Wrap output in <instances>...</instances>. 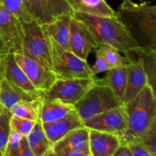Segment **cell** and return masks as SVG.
I'll use <instances>...</instances> for the list:
<instances>
[{
	"label": "cell",
	"instance_id": "6da1fadb",
	"mask_svg": "<svg viewBox=\"0 0 156 156\" xmlns=\"http://www.w3.org/2000/svg\"><path fill=\"white\" fill-rule=\"evenodd\" d=\"M155 95V91L148 85L124 105L128 123L126 130L119 136L121 144L140 143L156 134Z\"/></svg>",
	"mask_w": 156,
	"mask_h": 156
},
{
	"label": "cell",
	"instance_id": "7a4b0ae2",
	"mask_svg": "<svg viewBox=\"0 0 156 156\" xmlns=\"http://www.w3.org/2000/svg\"><path fill=\"white\" fill-rule=\"evenodd\" d=\"M117 13L140 47L156 49L155 5L122 0Z\"/></svg>",
	"mask_w": 156,
	"mask_h": 156
},
{
	"label": "cell",
	"instance_id": "3957f363",
	"mask_svg": "<svg viewBox=\"0 0 156 156\" xmlns=\"http://www.w3.org/2000/svg\"><path fill=\"white\" fill-rule=\"evenodd\" d=\"M73 16L88 27L99 44L111 45L124 54L139 47L118 15L101 17L74 12Z\"/></svg>",
	"mask_w": 156,
	"mask_h": 156
},
{
	"label": "cell",
	"instance_id": "277c9868",
	"mask_svg": "<svg viewBox=\"0 0 156 156\" xmlns=\"http://www.w3.org/2000/svg\"><path fill=\"white\" fill-rule=\"evenodd\" d=\"M123 105L116 96L105 78L96 79L92 86L74 105L75 111L82 121Z\"/></svg>",
	"mask_w": 156,
	"mask_h": 156
},
{
	"label": "cell",
	"instance_id": "5b68a950",
	"mask_svg": "<svg viewBox=\"0 0 156 156\" xmlns=\"http://www.w3.org/2000/svg\"><path fill=\"white\" fill-rule=\"evenodd\" d=\"M48 38L51 53V70L56 79H92L95 77L87 61L63 49L49 36Z\"/></svg>",
	"mask_w": 156,
	"mask_h": 156
},
{
	"label": "cell",
	"instance_id": "8992f818",
	"mask_svg": "<svg viewBox=\"0 0 156 156\" xmlns=\"http://www.w3.org/2000/svg\"><path fill=\"white\" fill-rule=\"evenodd\" d=\"M24 38L22 53L51 70V53L49 38L42 26L35 21L22 22Z\"/></svg>",
	"mask_w": 156,
	"mask_h": 156
},
{
	"label": "cell",
	"instance_id": "52a82bcc",
	"mask_svg": "<svg viewBox=\"0 0 156 156\" xmlns=\"http://www.w3.org/2000/svg\"><path fill=\"white\" fill-rule=\"evenodd\" d=\"M92 79H56L47 90L43 91L41 98L59 101L74 106L88 91L95 82Z\"/></svg>",
	"mask_w": 156,
	"mask_h": 156
},
{
	"label": "cell",
	"instance_id": "ba28073f",
	"mask_svg": "<svg viewBox=\"0 0 156 156\" xmlns=\"http://www.w3.org/2000/svg\"><path fill=\"white\" fill-rule=\"evenodd\" d=\"M23 3L27 15L41 25L74 14L67 0H23Z\"/></svg>",
	"mask_w": 156,
	"mask_h": 156
},
{
	"label": "cell",
	"instance_id": "9c48e42d",
	"mask_svg": "<svg viewBox=\"0 0 156 156\" xmlns=\"http://www.w3.org/2000/svg\"><path fill=\"white\" fill-rule=\"evenodd\" d=\"M128 117L124 105L111 108L84 120L83 125L88 129L116 134L119 136L127 128Z\"/></svg>",
	"mask_w": 156,
	"mask_h": 156
},
{
	"label": "cell",
	"instance_id": "30bf717a",
	"mask_svg": "<svg viewBox=\"0 0 156 156\" xmlns=\"http://www.w3.org/2000/svg\"><path fill=\"white\" fill-rule=\"evenodd\" d=\"M69 45L72 53L87 61L88 55L98 48L99 44L88 27L72 16L69 27Z\"/></svg>",
	"mask_w": 156,
	"mask_h": 156
},
{
	"label": "cell",
	"instance_id": "8fae6325",
	"mask_svg": "<svg viewBox=\"0 0 156 156\" xmlns=\"http://www.w3.org/2000/svg\"><path fill=\"white\" fill-rule=\"evenodd\" d=\"M0 33L10 53H22V22L0 5Z\"/></svg>",
	"mask_w": 156,
	"mask_h": 156
},
{
	"label": "cell",
	"instance_id": "7c38bea8",
	"mask_svg": "<svg viewBox=\"0 0 156 156\" xmlns=\"http://www.w3.org/2000/svg\"><path fill=\"white\" fill-rule=\"evenodd\" d=\"M17 63L24 72L32 85L37 90L44 91L56 80L53 71L21 53H15Z\"/></svg>",
	"mask_w": 156,
	"mask_h": 156
},
{
	"label": "cell",
	"instance_id": "4fadbf2b",
	"mask_svg": "<svg viewBox=\"0 0 156 156\" xmlns=\"http://www.w3.org/2000/svg\"><path fill=\"white\" fill-rule=\"evenodd\" d=\"M127 82L123 99V105L133 100L146 85H149L147 75L143 66V61L140 58L128 59Z\"/></svg>",
	"mask_w": 156,
	"mask_h": 156
},
{
	"label": "cell",
	"instance_id": "5bb4252c",
	"mask_svg": "<svg viewBox=\"0 0 156 156\" xmlns=\"http://www.w3.org/2000/svg\"><path fill=\"white\" fill-rule=\"evenodd\" d=\"M46 136L52 144H55L67 133L76 129L83 127V121L76 111H71L62 118L52 122L42 123Z\"/></svg>",
	"mask_w": 156,
	"mask_h": 156
},
{
	"label": "cell",
	"instance_id": "9a60e30c",
	"mask_svg": "<svg viewBox=\"0 0 156 156\" xmlns=\"http://www.w3.org/2000/svg\"><path fill=\"white\" fill-rule=\"evenodd\" d=\"M121 145L117 135L89 129V152L91 156H111Z\"/></svg>",
	"mask_w": 156,
	"mask_h": 156
},
{
	"label": "cell",
	"instance_id": "2e32d148",
	"mask_svg": "<svg viewBox=\"0 0 156 156\" xmlns=\"http://www.w3.org/2000/svg\"><path fill=\"white\" fill-rule=\"evenodd\" d=\"M52 148L58 156L68 151L89 152V129L85 126L74 129L53 144Z\"/></svg>",
	"mask_w": 156,
	"mask_h": 156
},
{
	"label": "cell",
	"instance_id": "e0dca14e",
	"mask_svg": "<svg viewBox=\"0 0 156 156\" xmlns=\"http://www.w3.org/2000/svg\"><path fill=\"white\" fill-rule=\"evenodd\" d=\"M4 78L22 88L29 94L38 98H42L43 91L37 90L32 85L24 72L17 63L15 53H9L6 56Z\"/></svg>",
	"mask_w": 156,
	"mask_h": 156
},
{
	"label": "cell",
	"instance_id": "ac0fdd59",
	"mask_svg": "<svg viewBox=\"0 0 156 156\" xmlns=\"http://www.w3.org/2000/svg\"><path fill=\"white\" fill-rule=\"evenodd\" d=\"M41 98L36 97L29 94L27 91L5 78L0 84V104L10 111L13 106L22 101H33L39 100Z\"/></svg>",
	"mask_w": 156,
	"mask_h": 156
},
{
	"label": "cell",
	"instance_id": "d6986e66",
	"mask_svg": "<svg viewBox=\"0 0 156 156\" xmlns=\"http://www.w3.org/2000/svg\"><path fill=\"white\" fill-rule=\"evenodd\" d=\"M70 15L60 16L48 24H43L42 28L50 38L65 50L71 51L69 45Z\"/></svg>",
	"mask_w": 156,
	"mask_h": 156
},
{
	"label": "cell",
	"instance_id": "ffe728a7",
	"mask_svg": "<svg viewBox=\"0 0 156 156\" xmlns=\"http://www.w3.org/2000/svg\"><path fill=\"white\" fill-rule=\"evenodd\" d=\"M74 12L101 17L117 16L105 0H67Z\"/></svg>",
	"mask_w": 156,
	"mask_h": 156
},
{
	"label": "cell",
	"instance_id": "44dd1931",
	"mask_svg": "<svg viewBox=\"0 0 156 156\" xmlns=\"http://www.w3.org/2000/svg\"><path fill=\"white\" fill-rule=\"evenodd\" d=\"M127 59L140 58L143 61V66L147 75L149 85L155 91L156 85V49L144 48L137 47L125 53Z\"/></svg>",
	"mask_w": 156,
	"mask_h": 156
},
{
	"label": "cell",
	"instance_id": "7402d4cb",
	"mask_svg": "<svg viewBox=\"0 0 156 156\" xmlns=\"http://www.w3.org/2000/svg\"><path fill=\"white\" fill-rule=\"evenodd\" d=\"M75 111L73 105H66L59 101L41 98L39 105V120L44 123H52Z\"/></svg>",
	"mask_w": 156,
	"mask_h": 156
},
{
	"label": "cell",
	"instance_id": "603a6c76",
	"mask_svg": "<svg viewBox=\"0 0 156 156\" xmlns=\"http://www.w3.org/2000/svg\"><path fill=\"white\" fill-rule=\"evenodd\" d=\"M27 138L29 147L35 156H43L45 152L53 147V144L46 136L42 122L38 119Z\"/></svg>",
	"mask_w": 156,
	"mask_h": 156
},
{
	"label": "cell",
	"instance_id": "cb8c5ba5",
	"mask_svg": "<svg viewBox=\"0 0 156 156\" xmlns=\"http://www.w3.org/2000/svg\"><path fill=\"white\" fill-rule=\"evenodd\" d=\"M106 73L105 78L107 82L117 98L123 103L127 82V66L112 68Z\"/></svg>",
	"mask_w": 156,
	"mask_h": 156
},
{
	"label": "cell",
	"instance_id": "d4e9b609",
	"mask_svg": "<svg viewBox=\"0 0 156 156\" xmlns=\"http://www.w3.org/2000/svg\"><path fill=\"white\" fill-rule=\"evenodd\" d=\"M95 53L103 57L110 69L125 66L129 63V61L125 56H121L119 50L108 44H99L98 48L95 50Z\"/></svg>",
	"mask_w": 156,
	"mask_h": 156
},
{
	"label": "cell",
	"instance_id": "484cf974",
	"mask_svg": "<svg viewBox=\"0 0 156 156\" xmlns=\"http://www.w3.org/2000/svg\"><path fill=\"white\" fill-rule=\"evenodd\" d=\"M41 99L33 101H22L18 102L10 110L12 116L36 121L39 119V105Z\"/></svg>",
	"mask_w": 156,
	"mask_h": 156
},
{
	"label": "cell",
	"instance_id": "4316f807",
	"mask_svg": "<svg viewBox=\"0 0 156 156\" xmlns=\"http://www.w3.org/2000/svg\"><path fill=\"white\" fill-rule=\"evenodd\" d=\"M12 116V113L7 108H4L0 116V151L3 154L7 146L12 130L10 126Z\"/></svg>",
	"mask_w": 156,
	"mask_h": 156
},
{
	"label": "cell",
	"instance_id": "83f0119b",
	"mask_svg": "<svg viewBox=\"0 0 156 156\" xmlns=\"http://www.w3.org/2000/svg\"><path fill=\"white\" fill-rule=\"evenodd\" d=\"M0 5L13 14L21 22H30L33 21L24 10L23 0H0Z\"/></svg>",
	"mask_w": 156,
	"mask_h": 156
},
{
	"label": "cell",
	"instance_id": "f1b7e54d",
	"mask_svg": "<svg viewBox=\"0 0 156 156\" xmlns=\"http://www.w3.org/2000/svg\"><path fill=\"white\" fill-rule=\"evenodd\" d=\"M36 121L12 116L10 120L11 129L18 133L23 136H27L33 129Z\"/></svg>",
	"mask_w": 156,
	"mask_h": 156
},
{
	"label": "cell",
	"instance_id": "f546056e",
	"mask_svg": "<svg viewBox=\"0 0 156 156\" xmlns=\"http://www.w3.org/2000/svg\"><path fill=\"white\" fill-rule=\"evenodd\" d=\"M22 136L14 130H11L9 142L3 156H19L20 141Z\"/></svg>",
	"mask_w": 156,
	"mask_h": 156
},
{
	"label": "cell",
	"instance_id": "4dcf8cb0",
	"mask_svg": "<svg viewBox=\"0 0 156 156\" xmlns=\"http://www.w3.org/2000/svg\"><path fill=\"white\" fill-rule=\"evenodd\" d=\"M91 69L93 75L96 76V75L99 74V73L108 72L111 69L107 65L106 62H105V59H103L101 56L96 54V62L94 65L92 67H91Z\"/></svg>",
	"mask_w": 156,
	"mask_h": 156
},
{
	"label": "cell",
	"instance_id": "1f68e13d",
	"mask_svg": "<svg viewBox=\"0 0 156 156\" xmlns=\"http://www.w3.org/2000/svg\"><path fill=\"white\" fill-rule=\"evenodd\" d=\"M126 146L129 148L133 156H154L140 143H129Z\"/></svg>",
	"mask_w": 156,
	"mask_h": 156
},
{
	"label": "cell",
	"instance_id": "d6a6232c",
	"mask_svg": "<svg viewBox=\"0 0 156 156\" xmlns=\"http://www.w3.org/2000/svg\"><path fill=\"white\" fill-rule=\"evenodd\" d=\"M19 156H35L30 148L29 147L27 138L26 136H23L20 141Z\"/></svg>",
	"mask_w": 156,
	"mask_h": 156
},
{
	"label": "cell",
	"instance_id": "836d02e7",
	"mask_svg": "<svg viewBox=\"0 0 156 156\" xmlns=\"http://www.w3.org/2000/svg\"><path fill=\"white\" fill-rule=\"evenodd\" d=\"M111 156H133L130 149L126 145L121 144Z\"/></svg>",
	"mask_w": 156,
	"mask_h": 156
},
{
	"label": "cell",
	"instance_id": "e575fe53",
	"mask_svg": "<svg viewBox=\"0 0 156 156\" xmlns=\"http://www.w3.org/2000/svg\"><path fill=\"white\" fill-rule=\"evenodd\" d=\"M59 156H91V155H90V152L73 150L63 152Z\"/></svg>",
	"mask_w": 156,
	"mask_h": 156
},
{
	"label": "cell",
	"instance_id": "d590c367",
	"mask_svg": "<svg viewBox=\"0 0 156 156\" xmlns=\"http://www.w3.org/2000/svg\"><path fill=\"white\" fill-rule=\"evenodd\" d=\"M10 53L9 47H7L5 41H3L1 33H0V54L7 55Z\"/></svg>",
	"mask_w": 156,
	"mask_h": 156
},
{
	"label": "cell",
	"instance_id": "8d00e7d4",
	"mask_svg": "<svg viewBox=\"0 0 156 156\" xmlns=\"http://www.w3.org/2000/svg\"><path fill=\"white\" fill-rule=\"evenodd\" d=\"M43 156H58L56 154V152H54V150L53 149V148H50L48 150H47L45 152V153L43 155Z\"/></svg>",
	"mask_w": 156,
	"mask_h": 156
},
{
	"label": "cell",
	"instance_id": "74e56055",
	"mask_svg": "<svg viewBox=\"0 0 156 156\" xmlns=\"http://www.w3.org/2000/svg\"><path fill=\"white\" fill-rule=\"evenodd\" d=\"M4 107L2 106V105H1V104H0V116H1V114H2V111H3V110H4Z\"/></svg>",
	"mask_w": 156,
	"mask_h": 156
},
{
	"label": "cell",
	"instance_id": "f35d334b",
	"mask_svg": "<svg viewBox=\"0 0 156 156\" xmlns=\"http://www.w3.org/2000/svg\"><path fill=\"white\" fill-rule=\"evenodd\" d=\"M0 156H3V153L1 152V151H0Z\"/></svg>",
	"mask_w": 156,
	"mask_h": 156
},
{
	"label": "cell",
	"instance_id": "ab89813d",
	"mask_svg": "<svg viewBox=\"0 0 156 156\" xmlns=\"http://www.w3.org/2000/svg\"><path fill=\"white\" fill-rule=\"evenodd\" d=\"M2 79H0V84H1V82H2Z\"/></svg>",
	"mask_w": 156,
	"mask_h": 156
}]
</instances>
